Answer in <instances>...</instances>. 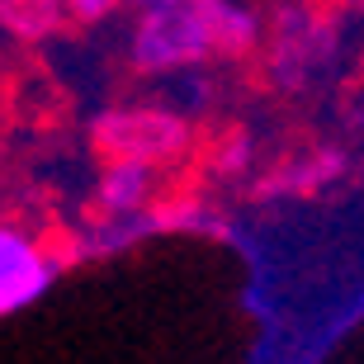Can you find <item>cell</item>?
<instances>
[{
  "label": "cell",
  "instance_id": "obj_1",
  "mask_svg": "<svg viewBox=\"0 0 364 364\" xmlns=\"http://www.w3.org/2000/svg\"><path fill=\"white\" fill-rule=\"evenodd\" d=\"M95 147L109 161H176L189 147V123L171 109L156 105H128V109H109L95 119Z\"/></svg>",
  "mask_w": 364,
  "mask_h": 364
},
{
  "label": "cell",
  "instance_id": "obj_2",
  "mask_svg": "<svg viewBox=\"0 0 364 364\" xmlns=\"http://www.w3.org/2000/svg\"><path fill=\"white\" fill-rule=\"evenodd\" d=\"M208 53H213V38H208V19H203L199 0L171 5V10H151L137 19V33H133V67L137 71L194 67Z\"/></svg>",
  "mask_w": 364,
  "mask_h": 364
},
{
  "label": "cell",
  "instance_id": "obj_3",
  "mask_svg": "<svg viewBox=\"0 0 364 364\" xmlns=\"http://www.w3.org/2000/svg\"><path fill=\"white\" fill-rule=\"evenodd\" d=\"M57 265L43 256V246L19 228H0V317L28 308L53 284Z\"/></svg>",
  "mask_w": 364,
  "mask_h": 364
},
{
  "label": "cell",
  "instance_id": "obj_4",
  "mask_svg": "<svg viewBox=\"0 0 364 364\" xmlns=\"http://www.w3.org/2000/svg\"><path fill=\"white\" fill-rule=\"evenodd\" d=\"M326 57H331V28L308 10H284L274 28V71L298 85V76L317 71Z\"/></svg>",
  "mask_w": 364,
  "mask_h": 364
},
{
  "label": "cell",
  "instance_id": "obj_5",
  "mask_svg": "<svg viewBox=\"0 0 364 364\" xmlns=\"http://www.w3.org/2000/svg\"><path fill=\"white\" fill-rule=\"evenodd\" d=\"M151 199V166L142 161H109L100 176V208L114 218L137 213Z\"/></svg>",
  "mask_w": 364,
  "mask_h": 364
},
{
  "label": "cell",
  "instance_id": "obj_6",
  "mask_svg": "<svg viewBox=\"0 0 364 364\" xmlns=\"http://www.w3.org/2000/svg\"><path fill=\"white\" fill-rule=\"evenodd\" d=\"M67 19V0H0V28L24 43L53 38Z\"/></svg>",
  "mask_w": 364,
  "mask_h": 364
},
{
  "label": "cell",
  "instance_id": "obj_7",
  "mask_svg": "<svg viewBox=\"0 0 364 364\" xmlns=\"http://www.w3.org/2000/svg\"><path fill=\"white\" fill-rule=\"evenodd\" d=\"M203 19H208V38H213V53H228V57H242L256 48V19L232 5V0H199Z\"/></svg>",
  "mask_w": 364,
  "mask_h": 364
},
{
  "label": "cell",
  "instance_id": "obj_8",
  "mask_svg": "<svg viewBox=\"0 0 364 364\" xmlns=\"http://www.w3.org/2000/svg\"><path fill=\"white\" fill-rule=\"evenodd\" d=\"M123 0H67V14L71 19H81V24H95V19H105V14H114Z\"/></svg>",
  "mask_w": 364,
  "mask_h": 364
},
{
  "label": "cell",
  "instance_id": "obj_9",
  "mask_svg": "<svg viewBox=\"0 0 364 364\" xmlns=\"http://www.w3.org/2000/svg\"><path fill=\"white\" fill-rule=\"evenodd\" d=\"M142 14H151V10H171V5H189V0H133Z\"/></svg>",
  "mask_w": 364,
  "mask_h": 364
},
{
  "label": "cell",
  "instance_id": "obj_10",
  "mask_svg": "<svg viewBox=\"0 0 364 364\" xmlns=\"http://www.w3.org/2000/svg\"><path fill=\"white\" fill-rule=\"evenodd\" d=\"M350 5H360V10H364V0H350Z\"/></svg>",
  "mask_w": 364,
  "mask_h": 364
}]
</instances>
